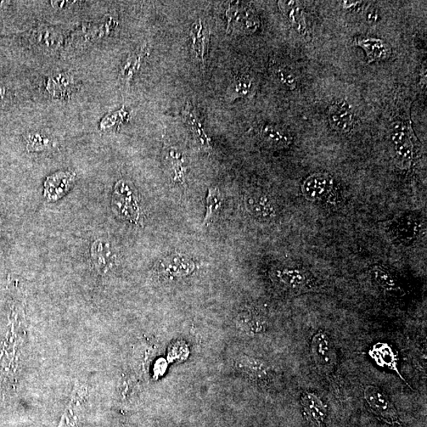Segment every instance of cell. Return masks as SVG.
Segmentation results:
<instances>
[{
  "label": "cell",
  "instance_id": "obj_11",
  "mask_svg": "<svg viewBox=\"0 0 427 427\" xmlns=\"http://www.w3.org/2000/svg\"><path fill=\"white\" fill-rule=\"evenodd\" d=\"M75 175L71 173H58L46 179L44 195L49 201H58L67 193L74 182Z\"/></svg>",
  "mask_w": 427,
  "mask_h": 427
},
{
  "label": "cell",
  "instance_id": "obj_12",
  "mask_svg": "<svg viewBox=\"0 0 427 427\" xmlns=\"http://www.w3.org/2000/svg\"><path fill=\"white\" fill-rule=\"evenodd\" d=\"M184 122L193 132L194 137L202 148L206 150H212L211 139L205 132V129L202 125L199 116L196 114L195 110L191 103L185 105L182 112Z\"/></svg>",
  "mask_w": 427,
  "mask_h": 427
},
{
  "label": "cell",
  "instance_id": "obj_5",
  "mask_svg": "<svg viewBox=\"0 0 427 427\" xmlns=\"http://www.w3.org/2000/svg\"><path fill=\"white\" fill-rule=\"evenodd\" d=\"M328 120L330 127L340 134L349 133L355 125V115L344 101H335L329 106Z\"/></svg>",
  "mask_w": 427,
  "mask_h": 427
},
{
  "label": "cell",
  "instance_id": "obj_28",
  "mask_svg": "<svg viewBox=\"0 0 427 427\" xmlns=\"http://www.w3.org/2000/svg\"><path fill=\"white\" fill-rule=\"evenodd\" d=\"M378 19V16L374 10L370 11L367 15V20L369 21H376Z\"/></svg>",
  "mask_w": 427,
  "mask_h": 427
},
{
  "label": "cell",
  "instance_id": "obj_13",
  "mask_svg": "<svg viewBox=\"0 0 427 427\" xmlns=\"http://www.w3.org/2000/svg\"><path fill=\"white\" fill-rule=\"evenodd\" d=\"M279 9L288 19L292 27L300 35L308 37V31L304 10L299 3L295 1H279Z\"/></svg>",
  "mask_w": 427,
  "mask_h": 427
},
{
  "label": "cell",
  "instance_id": "obj_6",
  "mask_svg": "<svg viewBox=\"0 0 427 427\" xmlns=\"http://www.w3.org/2000/svg\"><path fill=\"white\" fill-rule=\"evenodd\" d=\"M301 403L306 419L316 427H324L328 409L315 392H306L301 397Z\"/></svg>",
  "mask_w": 427,
  "mask_h": 427
},
{
  "label": "cell",
  "instance_id": "obj_9",
  "mask_svg": "<svg viewBox=\"0 0 427 427\" xmlns=\"http://www.w3.org/2000/svg\"><path fill=\"white\" fill-rule=\"evenodd\" d=\"M194 263L183 255L173 254L163 260L158 268V272L165 278L187 277L194 271Z\"/></svg>",
  "mask_w": 427,
  "mask_h": 427
},
{
  "label": "cell",
  "instance_id": "obj_25",
  "mask_svg": "<svg viewBox=\"0 0 427 427\" xmlns=\"http://www.w3.org/2000/svg\"><path fill=\"white\" fill-rule=\"evenodd\" d=\"M143 53H140L136 56H131L130 58L127 60L125 66L123 67L121 71V76L123 78V80L129 82L134 76V73L137 71L141 63Z\"/></svg>",
  "mask_w": 427,
  "mask_h": 427
},
{
  "label": "cell",
  "instance_id": "obj_26",
  "mask_svg": "<svg viewBox=\"0 0 427 427\" xmlns=\"http://www.w3.org/2000/svg\"><path fill=\"white\" fill-rule=\"evenodd\" d=\"M243 318H240V325L241 327L245 328L250 333H261V331L263 329V320L261 317H255L248 314V315H245L244 314Z\"/></svg>",
  "mask_w": 427,
  "mask_h": 427
},
{
  "label": "cell",
  "instance_id": "obj_27",
  "mask_svg": "<svg viewBox=\"0 0 427 427\" xmlns=\"http://www.w3.org/2000/svg\"><path fill=\"white\" fill-rule=\"evenodd\" d=\"M361 2L345 1L342 2V8L345 10H356L358 6L360 5Z\"/></svg>",
  "mask_w": 427,
  "mask_h": 427
},
{
  "label": "cell",
  "instance_id": "obj_24",
  "mask_svg": "<svg viewBox=\"0 0 427 427\" xmlns=\"http://www.w3.org/2000/svg\"><path fill=\"white\" fill-rule=\"evenodd\" d=\"M373 277L376 283L386 290H396L398 285L392 275L381 268H375L372 271Z\"/></svg>",
  "mask_w": 427,
  "mask_h": 427
},
{
  "label": "cell",
  "instance_id": "obj_4",
  "mask_svg": "<svg viewBox=\"0 0 427 427\" xmlns=\"http://www.w3.org/2000/svg\"><path fill=\"white\" fill-rule=\"evenodd\" d=\"M311 348L317 367L323 372H333L336 363V354L328 334L323 331H318L312 338Z\"/></svg>",
  "mask_w": 427,
  "mask_h": 427
},
{
  "label": "cell",
  "instance_id": "obj_15",
  "mask_svg": "<svg viewBox=\"0 0 427 427\" xmlns=\"http://www.w3.org/2000/svg\"><path fill=\"white\" fill-rule=\"evenodd\" d=\"M237 367L241 373L252 381H265L269 378L270 369L261 359L243 356L237 361Z\"/></svg>",
  "mask_w": 427,
  "mask_h": 427
},
{
  "label": "cell",
  "instance_id": "obj_16",
  "mask_svg": "<svg viewBox=\"0 0 427 427\" xmlns=\"http://www.w3.org/2000/svg\"><path fill=\"white\" fill-rule=\"evenodd\" d=\"M261 138L270 147L275 148H286L293 141L291 134L281 128L274 125H266L261 128Z\"/></svg>",
  "mask_w": 427,
  "mask_h": 427
},
{
  "label": "cell",
  "instance_id": "obj_10",
  "mask_svg": "<svg viewBox=\"0 0 427 427\" xmlns=\"http://www.w3.org/2000/svg\"><path fill=\"white\" fill-rule=\"evenodd\" d=\"M92 262L99 274H105L114 267L115 255L108 241L98 239L91 249Z\"/></svg>",
  "mask_w": 427,
  "mask_h": 427
},
{
  "label": "cell",
  "instance_id": "obj_7",
  "mask_svg": "<svg viewBox=\"0 0 427 427\" xmlns=\"http://www.w3.org/2000/svg\"><path fill=\"white\" fill-rule=\"evenodd\" d=\"M87 396V387L77 382L71 401L62 415L58 427H80L82 403Z\"/></svg>",
  "mask_w": 427,
  "mask_h": 427
},
{
  "label": "cell",
  "instance_id": "obj_3",
  "mask_svg": "<svg viewBox=\"0 0 427 427\" xmlns=\"http://www.w3.org/2000/svg\"><path fill=\"white\" fill-rule=\"evenodd\" d=\"M390 138L399 161L403 165L410 166L415 151L414 134L411 123L404 121L393 123Z\"/></svg>",
  "mask_w": 427,
  "mask_h": 427
},
{
  "label": "cell",
  "instance_id": "obj_23",
  "mask_svg": "<svg viewBox=\"0 0 427 427\" xmlns=\"http://www.w3.org/2000/svg\"><path fill=\"white\" fill-rule=\"evenodd\" d=\"M274 76L281 85L290 89V91L297 88V78L291 70L284 67H279L274 71Z\"/></svg>",
  "mask_w": 427,
  "mask_h": 427
},
{
  "label": "cell",
  "instance_id": "obj_19",
  "mask_svg": "<svg viewBox=\"0 0 427 427\" xmlns=\"http://www.w3.org/2000/svg\"><path fill=\"white\" fill-rule=\"evenodd\" d=\"M232 86V92H229L232 101L243 98L250 94L252 86H254V80L250 75L244 73V74H238L234 77Z\"/></svg>",
  "mask_w": 427,
  "mask_h": 427
},
{
  "label": "cell",
  "instance_id": "obj_17",
  "mask_svg": "<svg viewBox=\"0 0 427 427\" xmlns=\"http://www.w3.org/2000/svg\"><path fill=\"white\" fill-rule=\"evenodd\" d=\"M331 182L330 177L322 173L314 174L308 177L303 184V193L311 198H320L330 190Z\"/></svg>",
  "mask_w": 427,
  "mask_h": 427
},
{
  "label": "cell",
  "instance_id": "obj_18",
  "mask_svg": "<svg viewBox=\"0 0 427 427\" xmlns=\"http://www.w3.org/2000/svg\"><path fill=\"white\" fill-rule=\"evenodd\" d=\"M246 202L250 211L258 218H271L274 215L273 207L265 196L250 195Z\"/></svg>",
  "mask_w": 427,
  "mask_h": 427
},
{
  "label": "cell",
  "instance_id": "obj_2",
  "mask_svg": "<svg viewBox=\"0 0 427 427\" xmlns=\"http://www.w3.org/2000/svg\"><path fill=\"white\" fill-rule=\"evenodd\" d=\"M112 207L116 215L125 220L132 223H137L139 220L137 195L130 184L125 181L116 183L112 195Z\"/></svg>",
  "mask_w": 427,
  "mask_h": 427
},
{
  "label": "cell",
  "instance_id": "obj_1",
  "mask_svg": "<svg viewBox=\"0 0 427 427\" xmlns=\"http://www.w3.org/2000/svg\"><path fill=\"white\" fill-rule=\"evenodd\" d=\"M364 399L370 411L390 425H401L394 404L386 393L374 385H368L364 390Z\"/></svg>",
  "mask_w": 427,
  "mask_h": 427
},
{
  "label": "cell",
  "instance_id": "obj_22",
  "mask_svg": "<svg viewBox=\"0 0 427 427\" xmlns=\"http://www.w3.org/2000/svg\"><path fill=\"white\" fill-rule=\"evenodd\" d=\"M168 155L173 168L174 182L184 184L186 167L184 166V159L182 153L177 148H171L168 150Z\"/></svg>",
  "mask_w": 427,
  "mask_h": 427
},
{
  "label": "cell",
  "instance_id": "obj_20",
  "mask_svg": "<svg viewBox=\"0 0 427 427\" xmlns=\"http://www.w3.org/2000/svg\"><path fill=\"white\" fill-rule=\"evenodd\" d=\"M222 204L223 196L220 191L218 188L209 189L207 196V211L203 223L204 226L212 221L213 218L221 209Z\"/></svg>",
  "mask_w": 427,
  "mask_h": 427
},
{
  "label": "cell",
  "instance_id": "obj_21",
  "mask_svg": "<svg viewBox=\"0 0 427 427\" xmlns=\"http://www.w3.org/2000/svg\"><path fill=\"white\" fill-rule=\"evenodd\" d=\"M277 277L281 282L291 288H301L306 286L308 279L305 273L299 270L285 269L277 272Z\"/></svg>",
  "mask_w": 427,
  "mask_h": 427
},
{
  "label": "cell",
  "instance_id": "obj_14",
  "mask_svg": "<svg viewBox=\"0 0 427 427\" xmlns=\"http://www.w3.org/2000/svg\"><path fill=\"white\" fill-rule=\"evenodd\" d=\"M190 37L192 40V46L196 58L200 60L203 67L205 66V56L209 50L210 42V31L205 27L201 19L195 22L191 27Z\"/></svg>",
  "mask_w": 427,
  "mask_h": 427
},
{
  "label": "cell",
  "instance_id": "obj_8",
  "mask_svg": "<svg viewBox=\"0 0 427 427\" xmlns=\"http://www.w3.org/2000/svg\"><path fill=\"white\" fill-rule=\"evenodd\" d=\"M354 44L362 48L367 55V64L386 60L392 55L389 44L380 38L372 37H358L354 39Z\"/></svg>",
  "mask_w": 427,
  "mask_h": 427
}]
</instances>
